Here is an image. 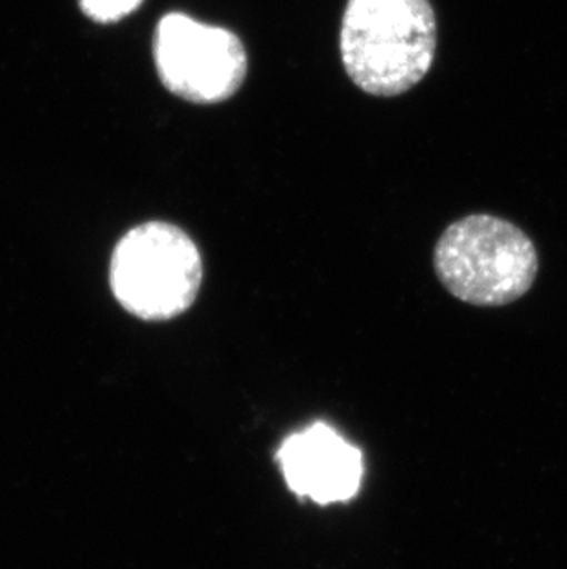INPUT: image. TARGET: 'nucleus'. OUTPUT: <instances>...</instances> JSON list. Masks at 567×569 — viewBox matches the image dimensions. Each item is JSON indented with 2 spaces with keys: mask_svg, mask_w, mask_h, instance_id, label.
Listing matches in <instances>:
<instances>
[{
  "mask_svg": "<svg viewBox=\"0 0 567 569\" xmlns=\"http://www.w3.org/2000/svg\"><path fill=\"white\" fill-rule=\"evenodd\" d=\"M348 78L372 97H398L426 78L437 50L429 0H348L341 22Z\"/></svg>",
  "mask_w": 567,
  "mask_h": 569,
  "instance_id": "obj_1",
  "label": "nucleus"
},
{
  "mask_svg": "<svg viewBox=\"0 0 567 569\" xmlns=\"http://www.w3.org/2000/svg\"><path fill=\"white\" fill-rule=\"evenodd\" d=\"M435 273L451 296L474 307H505L535 284V242L513 221L471 214L454 221L439 238Z\"/></svg>",
  "mask_w": 567,
  "mask_h": 569,
  "instance_id": "obj_2",
  "label": "nucleus"
},
{
  "mask_svg": "<svg viewBox=\"0 0 567 569\" xmlns=\"http://www.w3.org/2000/svg\"><path fill=\"white\" fill-rule=\"evenodd\" d=\"M203 282L198 246L181 227L146 221L117 243L109 284L118 305L142 321H170L190 310Z\"/></svg>",
  "mask_w": 567,
  "mask_h": 569,
  "instance_id": "obj_3",
  "label": "nucleus"
},
{
  "mask_svg": "<svg viewBox=\"0 0 567 569\" xmlns=\"http://www.w3.org/2000/svg\"><path fill=\"white\" fill-rule=\"evenodd\" d=\"M153 52L162 86L187 102H223L246 80L247 54L238 36L185 13L162 17Z\"/></svg>",
  "mask_w": 567,
  "mask_h": 569,
  "instance_id": "obj_4",
  "label": "nucleus"
},
{
  "mask_svg": "<svg viewBox=\"0 0 567 569\" xmlns=\"http://www.w3.org/2000/svg\"><path fill=\"white\" fill-rule=\"evenodd\" d=\"M275 459L288 489L317 506L350 501L361 487L364 453L325 422L286 437Z\"/></svg>",
  "mask_w": 567,
  "mask_h": 569,
  "instance_id": "obj_5",
  "label": "nucleus"
},
{
  "mask_svg": "<svg viewBox=\"0 0 567 569\" xmlns=\"http://www.w3.org/2000/svg\"><path fill=\"white\" fill-rule=\"evenodd\" d=\"M142 0H80L81 10L97 22H117L133 13Z\"/></svg>",
  "mask_w": 567,
  "mask_h": 569,
  "instance_id": "obj_6",
  "label": "nucleus"
}]
</instances>
